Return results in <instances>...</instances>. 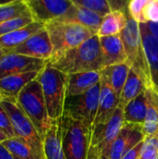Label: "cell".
Here are the masks:
<instances>
[{"label": "cell", "mask_w": 158, "mask_h": 159, "mask_svg": "<svg viewBox=\"0 0 158 159\" xmlns=\"http://www.w3.org/2000/svg\"><path fill=\"white\" fill-rule=\"evenodd\" d=\"M48 63L66 75L101 71L103 64L100 37L93 35L78 47L68 50Z\"/></svg>", "instance_id": "6da1fadb"}, {"label": "cell", "mask_w": 158, "mask_h": 159, "mask_svg": "<svg viewBox=\"0 0 158 159\" xmlns=\"http://www.w3.org/2000/svg\"><path fill=\"white\" fill-rule=\"evenodd\" d=\"M37 80L42 87L50 119L52 121H59L65 111L68 75L47 63L39 74Z\"/></svg>", "instance_id": "7a4b0ae2"}, {"label": "cell", "mask_w": 158, "mask_h": 159, "mask_svg": "<svg viewBox=\"0 0 158 159\" xmlns=\"http://www.w3.org/2000/svg\"><path fill=\"white\" fill-rule=\"evenodd\" d=\"M61 144L66 159H88L92 129L64 111L60 119Z\"/></svg>", "instance_id": "3957f363"}, {"label": "cell", "mask_w": 158, "mask_h": 159, "mask_svg": "<svg viewBox=\"0 0 158 159\" xmlns=\"http://www.w3.org/2000/svg\"><path fill=\"white\" fill-rule=\"evenodd\" d=\"M16 103L28 116L40 137L44 140L54 121L48 116L42 87L37 78L21 90Z\"/></svg>", "instance_id": "277c9868"}, {"label": "cell", "mask_w": 158, "mask_h": 159, "mask_svg": "<svg viewBox=\"0 0 158 159\" xmlns=\"http://www.w3.org/2000/svg\"><path fill=\"white\" fill-rule=\"evenodd\" d=\"M120 35L128 57L127 62L143 79L147 89L153 88L151 72L142 45L140 23L129 16L127 25Z\"/></svg>", "instance_id": "5b68a950"}, {"label": "cell", "mask_w": 158, "mask_h": 159, "mask_svg": "<svg viewBox=\"0 0 158 159\" xmlns=\"http://www.w3.org/2000/svg\"><path fill=\"white\" fill-rule=\"evenodd\" d=\"M45 27L53 47V55L50 61L61 57L95 35L88 29L76 23L53 20L46 23Z\"/></svg>", "instance_id": "8992f818"}, {"label": "cell", "mask_w": 158, "mask_h": 159, "mask_svg": "<svg viewBox=\"0 0 158 159\" xmlns=\"http://www.w3.org/2000/svg\"><path fill=\"white\" fill-rule=\"evenodd\" d=\"M1 103L7 110L11 119L16 137L23 139L33 149L39 159L45 158L43 139L40 137L34 124L15 102L2 101Z\"/></svg>", "instance_id": "52a82bcc"}, {"label": "cell", "mask_w": 158, "mask_h": 159, "mask_svg": "<svg viewBox=\"0 0 158 159\" xmlns=\"http://www.w3.org/2000/svg\"><path fill=\"white\" fill-rule=\"evenodd\" d=\"M100 94L101 83L80 96L67 98L65 111L92 129L99 108Z\"/></svg>", "instance_id": "ba28073f"}, {"label": "cell", "mask_w": 158, "mask_h": 159, "mask_svg": "<svg viewBox=\"0 0 158 159\" xmlns=\"http://www.w3.org/2000/svg\"><path fill=\"white\" fill-rule=\"evenodd\" d=\"M124 123V109L119 106L110 121L92 129L90 148H95L99 152L100 157L106 155L109 147L123 128Z\"/></svg>", "instance_id": "9c48e42d"}, {"label": "cell", "mask_w": 158, "mask_h": 159, "mask_svg": "<svg viewBox=\"0 0 158 159\" xmlns=\"http://www.w3.org/2000/svg\"><path fill=\"white\" fill-rule=\"evenodd\" d=\"M145 140L142 127L124 123L119 134L101 159H121L129 150Z\"/></svg>", "instance_id": "30bf717a"}, {"label": "cell", "mask_w": 158, "mask_h": 159, "mask_svg": "<svg viewBox=\"0 0 158 159\" xmlns=\"http://www.w3.org/2000/svg\"><path fill=\"white\" fill-rule=\"evenodd\" d=\"M34 21L47 23L63 17L73 6L71 0H25Z\"/></svg>", "instance_id": "8fae6325"}, {"label": "cell", "mask_w": 158, "mask_h": 159, "mask_svg": "<svg viewBox=\"0 0 158 159\" xmlns=\"http://www.w3.org/2000/svg\"><path fill=\"white\" fill-rule=\"evenodd\" d=\"M48 61L15 53H5L0 60V79L18 74L41 72Z\"/></svg>", "instance_id": "7c38bea8"}, {"label": "cell", "mask_w": 158, "mask_h": 159, "mask_svg": "<svg viewBox=\"0 0 158 159\" xmlns=\"http://www.w3.org/2000/svg\"><path fill=\"white\" fill-rule=\"evenodd\" d=\"M6 53H15L49 61L53 55V47L45 27V29L34 34L24 43Z\"/></svg>", "instance_id": "4fadbf2b"}, {"label": "cell", "mask_w": 158, "mask_h": 159, "mask_svg": "<svg viewBox=\"0 0 158 159\" xmlns=\"http://www.w3.org/2000/svg\"><path fill=\"white\" fill-rule=\"evenodd\" d=\"M41 72L34 71L9 75L0 79V97L3 101L17 102L21 90L32 81L35 80Z\"/></svg>", "instance_id": "5bb4252c"}, {"label": "cell", "mask_w": 158, "mask_h": 159, "mask_svg": "<svg viewBox=\"0 0 158 159\" xmlns=\"http://www.w3.org/2000/svg\"><path fill=\"white\" fill-rule=\"evenodd\" d=\"M119 96L104 80L101 79V94L99 108L92 129L98 125L105 124L108 121H110L111 118L114 116L115 111L119 107Z\"/></svg>", "instance_id": "9a60e30c"}, {"label": "cell", "mask_w": 158, "mask_h": 159, "mask_svg": "<svg viewBox=\"0 0 158 159\" xmlns=\"http://www.w3.org/2000/svg\"><path fill=\"white\" fill-rule=\"evenodd\" d=\"M100 45L103 68L128 61L120 34L100 37Z\"/></svg>", "instance_id": "2e32d148"}, {"label": "cell", "mask_w": 158, "mask_h": 159, "mask_svg": "<svg viewBox=\"0 0 158 159\" xmlns=\"http://www.w3.org/2000/svg\"><path fill=\"white\" fill-rule=\"evenodd\" d=\"M57 20L79 24V25L88 29L91 33H93L95 35H97L98 31L102 22V18L88 9L80 7L73 3V6L68 10V12L63 17H61V19Z\"/></svg>", "instance_id": "e0dca14e"}, {"label": "cell", "mask_w": 158, "mask_h": 159, "mask_svg": "<svg viewBox=\"0 0 158 159\" xmlns=\"http://www.w3.org/2000/svg\"><path fill=\"white\" fill-rule=\"evenodd\" d=\"M101 83V72H86L68 75L67 98L80 96Z\"/></svg>", "instance_id": "ac0fdd59"}, {"label": "cell", "mask_w": 158, "mask_h": 159, "mask_svg": "<svg viewBox=\"0 0 158 159\" xmlns=\"http://www.w3.org/2000/svg\"><path fill=\"white\" fill-rule=\"evenodd\" d=\"M43 29H45V23L34 21L24 27H21L0 37V48L3 49L4 53H6L19 47Z\"/></svg>", "instance_id": "d6986e66"}, {"label": "cell", "mask_w": 158, "mask_h": 159, "mask_svg": "<svg viewBox=\"0 0 158 159\" xmlns=\"http://www.w3.org/2000/svg\"><path fill=\"white\" fill-rule=\"evenodd\" d=\"M142 45L149 64L153 87L158 91V39L151 34L144 24H140Z\"/></svg>", "instance_id": "ffe728a7"}, {"label": "cell", "mask_w": 158, "mask_h": 159, "mask_svg": "<svg viewBox=\"0 0 158 159\" xmlns=\"http://www.w3.org/2000/svg\"><path fill=\"white\" fill-rule=\"evenodd\" d=\"M130 69L131 67L128 62L104 67L100 71L101 79L104 80L120 98V94L127 82Z\"/></svg>", "instance_id": "44dd1931"}, {"label": "cell", "mask_w": 158, "mask_h": 159, "mask_svg": "<svg viewBox=\"0 0 158 159\" xmlns=\"http://www.w3.org/2000/svg\"><path fill=\"white\" fill-rule=\"evenodd\" d=\"M147 93L142 92L124 108V122L143 127L147 116Z\"/></svg>", "instance_id": "7402d4cb"}, {"label": "cell", "mask_w": 158, "mask_h": 159, "mask_svg": "<svg viewBox=\"0 0 158 159\" xmlns=\"http://www.w3.org/2000/svg\"><path fill=\"white\" fill-rule=\"evenodd\" d=\"M44 154L46 159H66L62 144L60 129V120L54 121L47 130L44 140Z\"/></svg>", "instance_id": "603a6c76"}, {"label": "cell", "mask_w": 158, "mask_h": 159, "mask_svg": "<svg viewBox=\"0 0 158 159\" xmlns=\"http://www.w3.org/2000/svg\"><path fill=\"white\" fill-rule=\"evenodd\" d=\"M147 116L142 127L145 138L158 135V91L153 87L146 89Z\"/></svg>", "instance_id": "cb8c5ba5"}, {"label": "cell", "mask_w": 158, "mask_h": 159, "mask_svg": "<svg viewBox=\"0 0 158 159\" xmlns=\"http://www.w3.org/2000/svg\"><path fill=\"white\" fill-rule=\"evenodd\" d=\"M129 15L125 11L115 10L102 18V25L98 31L99 37L120 34L127 25Z\"/></svg>", "instance_id": "d4e9b609"}, {"label": "cell", "mask_w": 158, "mask_h": 159, "mask_svg": "<svg viewBox=\"0 0 158 159\" xmlns=\"http://www.w3.org/2000/svg\"><path fill=\"white\" fill-rule=\"evenodd\" d=\"M147 89V86L143 79L132 69H130L127 82L120 94L119 106L123 109L142 92Z\"/></svg>", "instance_id": "484cf974"}, {"label": "cell", "mask_w": 158, "mask_h": 159, "mask_svg": "<svg viewBox=\"0 0 158 159\" xmlns=\"http://www.w3.org/2000/svg\"><path fill=\"white\" fill-rule=\"evenodd\" d=\"M24 16H32L25 0H14L0 4V23Z\"/></svg>", "instance_id": "4316f807"}, {"label": "cell", "mask_w": 158, "mask_h": 159, "mask_svg": "<svg viewBox=\"0 0 158 159\" xmlns=\"http://www.w3.org/2000/svg\"><path fill=\"white\" fill-rule=\"evenodd\" d=\"M2 144L15 157L20 159H39L30 147V145L21 138H10L4 142Z\"/></svg>", "instance_id": "83f0119b"}, {"label": "cell", "mask_w": 158, "mask_h": 159, "mask_svg": "<svg viewBox=\"0 0 158 159\" xmlns=\"http://www.w3.org/2000/svg\"><path fill=\"white\" fill-rule=\"evenodd\" d=\"M73 3L101 16L102 18L112 12L111 6L107 0H74Z\"/></svg>", "instance_id": "f1b7e54d"}, {"label": "cell", "mask_w": 158, "mask_h": 159, "mask_svg": "<svg viewBox=\"0 0 158 159\" xmlns=\"http://www.w3.org/2000/svg\"><path fill=\"white\" fill-rule=\"evenodd\" d=\"M34 20L33 19L32 16H24L20 18H17L14 20H10L5 22L0 23V37L15 31L18 30L21 27H24L32 22H34Z\"/></svg>", "instance_id": "f546056e"}, {"label": "cell", "mask_w": 158, "mask_h": 159, "mask_svg": "<svg viewBox=\"0 0 158 159\" xmlns=\"http://www.w3.org/2000/svg\"><path fill=\"white\" fill-rule=\"evenodd\" d=\"M148 0H131L128 3L129 16L140 24H146L143 11Z\"/></svg>", "instance_id": "4dcf8cb0"}, {"label": "cell", "mask_w": 158, "mask_h": 159, "mask_svg": "<svg viewBox=\"0 0 158 159\" xmlns=\"http://www.w3.org/2000/svg\"><path fill=\"white\" fill-rule=\"evenodd\" d=\"M158 155V135L145 138L140 159H153Z\"/></svg>", "instance_id": "1f68e13d"}, {"label": "cell", "mask_w": 158, "mask_h": 159, "mask_svg": "<svg viewBox=\"0 0 158 159\" xmlns=\"http://www.w3.org/2000/svg\"><path fill=\"white\" fill-rule=\"evenodd\" d=\"M0 129L10 139L16 137L14 128L9 117L8 113L5 109L2 103H0Z\"/></svg>", "instance_id": "d6a6232c"}, {"label": "cell", "mask_w": 158, "mask_h": 159, "mask_svg": "<svg viewBox=\"0 0 158 159\" xmlns=\"http://www.w3.org/2000/svg\"><path fill=\"white\" fill-rule=\"evenodd\" d=\"M144 19L148 22L157 23L158 22V0H148L144 11Z\"/></svg>", "instance_id": "836d02e7"}, {"label": "cell", "mask_w": 158, "mask_h": 159, "mask_svg": "<svg viewBox=\"0 0 158 159\" xmlns=\"http://www.w3.org/2000/svg\"><path fill=\"white\" fill-rule=\"evenodd\" d=\"M143 144H144V141L140 143L138 145L133 147L131 150H129L121 159H140Z\"/></svg>", "instance_id": "e575fe53"}, {"label": "cell", "mask_w": 158, "mask_h": 159, "mask_svg": "<svg viewBox=\"0 0 158 159\" xmlns=\"http://www.w3.org/2000/svg\"><path fill=\"white\" fill-rule=\"evenodd\" d=\"M144 26L146 27V29L148 30V32L151 34H153L155 37H156L158 39V22L157 23L148 22V23L144 24Z\"/></svg>", "instance_id": "d590c367"}, {"label": "cell", "mask_w": 158, "mask_h": 159, "mask_svg": "<svg viewBox=\"0 0 158 159\" xmlns=\"http://www.w3.org/2000/svg\"><path fill=\"white\" fill-rule=\"evenodd\" d=\"M0 159H15L14 157L6 149L3 144H0Z\"/></svg>", "instance_id": "8d00e7d4"}, {"label": "cell", "mask_w": 158, "mask_h": 159, "mask_svg": "<svg viewBox=\"0 0 158 159\" xmlns=\"http://www.w3.org/2000/svg\"><path fill=\"white\" fill-rule=\"evenodd\" d=\"M88 159H101L100 158V154L95 148H90L88 152Z\"/></svg>", "instance_id": "74e56055"}, {"label": "cell", "mask_w": 158, "mask_h": 159, "mask_svg": "<svg viewBox=\"0 0 158 159\" xmlns=\"http://www.w3.org/2000/svg\"><path fill=\"white\" fill-rule=\"evenodd\" d=\"M8 139H9V138H8V137L0 129V144H2L4 142H6V141L8 140Z\"/></svg>", "instance_id": "f35d334b"}, {"label": "cell", "mask_w": 158, "mask_h": 159, "mask_svg": "<svg viewBox=\"0 0 158 159\" xmlns=\"http://www.w3.org/2000/svg\"><path fill=\"white\" fill-rule=\"evenodd\" d=\"M5 53H4V51H3V49L0 48V60H1V58L3 57V55H4Z\"/></svg>", "instance_id": "ab89813d"}, {"label": "cell", "mask_w": 158, "mask_h": 159, "mask_svg": "<svg viewBox=\"0 0 158 159\" xmlns=\"http://www.w3.org/2000/svg\"><path fill=\"white\" fill-rule=\"evenodd\" d=\"M153 159H158V155L157 156H156V157H154V158Z\"/></svg>", "instance_id": "60d3db41"}, {"label": "cell", "mask_w": 158, "mask_h": 159, "mask_svg": "<svg viewBox=\"0 0 158 159\" xmlns=\"http://www.w3.org/2000/svg\"><path fill=\"white\" fill-rule=\"evenodd\" d=\"M2 101H3V100H2V98L0 97V103H1V102H2Z\"/></svg>", "instance_id": "b9f144b4"}, {"label": "cell", "mask_w": 158, "mask_h": 159, "mask_svg": "<svg viewBox=\"0 0 158 159\" xmlns=\"http://www.w3.org/2000/svg\"><path fill=\"white\" fill-rule=\"evenodd\" d=\"M14 158H15V159H20V158H19V157H14Z\"/></svg>", "instance_id": "7bdbcfd3"}]
</instances>
